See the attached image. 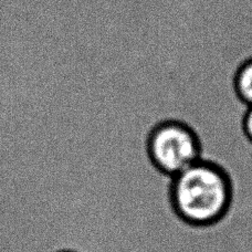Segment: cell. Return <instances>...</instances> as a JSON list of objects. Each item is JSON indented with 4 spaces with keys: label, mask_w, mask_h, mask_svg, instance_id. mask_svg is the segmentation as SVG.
<instances>
[{
    "label": "cell",
    "mask_w": 252,
    "mask_h": 252,
    "mask_svg": "<svg viewBox=\"0 0 252 252\" xmlns=\"http://www.w3.org/2000/svg\"><path fill=\"white\" fill-rule=\"evenodd\" d=\"M167 196L179 221L195 229L213 228L230 214L235 183L222 164L201 158L169 178Z\"/></svg>",
    "instance_id": "1"
},
{
    "label": "cell",
    "mask_w": 252,
    "mask_h": 252,
    "mask_svg": "<svg viewBox=\"0 0 252 252\" xmlns=\"http://www.w3.org/2000/svg\"><path fill=\"white\" fill-rule=\"evenodd\" d=\"M241 129L247 141L252 144V106H248L242 115Z\"/></svg>",
    "instance_id": "4"
},
{
    "label": "cell",
    "mask_w": 252,
    "mask_h": 252,
    "mask_svg": "<svg viewBox=\"0 0 252 252\" xmlns=\"http://www.w3.org/2000/svg\"><path fill=\"white\" fill-rule=\"evenodd\" d=\"M232 88L242 104L252 106V57L238 65L232 78Z\"/></svg>",
    "instance_id": "3"
},
{
    "label": "cell",
    "mask_w": 252,
    "mask_h": 252,
    "mask_svg": "<svg viewBox=\"0 0 252 252\" xmlns=\"http://www.w3.org/2000/svg\"><path fill=\"white\" fill-rule=\"evenodd\" d=\"M62 252H73V251H62Z\"/></svg>",
    "instance_id": "5"
},
{
    "label": "cell",
    "mask_w": 252,
    "mask_h": 252,
    "mask_svg": "<svg viewBox=\"0 0 252 252\" xmlns=\"http://www.w3.org/2000/svg\"><path fill=\"white\" fill-rule=\"evenodd\" d=\"M148 163L168 178L204 158V145L197 130L184 121L166 119L152 125L144 138Z\"/></svg>",
    "instance_id": "2"
}]
</instances>
